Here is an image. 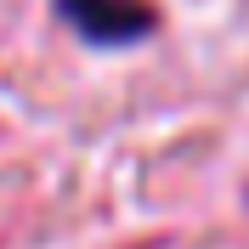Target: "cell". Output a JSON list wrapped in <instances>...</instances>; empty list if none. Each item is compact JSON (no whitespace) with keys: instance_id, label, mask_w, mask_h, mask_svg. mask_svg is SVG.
<instances>
[{"instance_id":"obj_1","label":"cell","mask_w":249,"mask_h":249,"mask_svg":"<svg viewBox=\"0 0 249 249\" xmlns=\"http://www.w3.org/2000/svg\"><path fill=\"white\" fill-rule=\"evenodd\" d=\"M62 17L85 40H102V46H119V40H136L153 29L147 0H62Z\"/></svg>"}]
</instances>
